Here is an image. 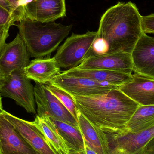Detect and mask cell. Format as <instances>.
Instances as JSON below:
<instances>
[{"mask_svg":"<svg viewBox=\"0 0 154 154\" xmlns=\"http://www.w3.org/2000/svg\"><path fill=\"white\" fill-rule=\"evenodd\" d=\"M78 110L106 134H122L139 105L118 88L103 95L73 97Z\"/></svg>","mask_w":154,"mask_h":154,"instance_id":"obj_1","label":"cell"},{"mask_svg":"<svg viewBox=\"0 0 154 154\" xmlns=\"http://www.w3.org/2000/svg\"><path fill=\"white\" fill-rule=\"evenodd\" d=\"M142 15L135 4L119 2L101 16L98 38L107 46L106 52L124 51L132 53L143 32Z\"/></svg>","mask_w":154,"mask_h":154,"instance_id":"obj_2","label":"cell"},{"mask_svg":"<svg viewBox=\"0 0 154 154\" xmlns=\"http://www.w3.org/2000/svg\"><path fill=\"white\" fill-rule=\"evenodd\" d=\"M17 27L30 56L42 58L50 56L66 38L73 25H64L55 21L41 22L25 18Z\"/></svg>","mask_w":154,"mask_h":154,"instance_id":"obj_3","label":"cell"},{"mask_svg":"<svg viewBox=\"0 0 154 154\" xmlns=\"http://www.w3.org/2000/svg\"><path fill=\"white\" fill-rule=\"evenodd\" d=\"M97 35V31H88L82 34L72 33L53 57L58 66L67 70L75 68L94 55L93 46Z\"/></svg>","mask_w":154,"mask_h":154,"instance_id":"obj_4","label":"cell"},{"mask_svg":"<svg viewBox=\"0 0 154 154\" xmlns=\"http://www.w3.org/2000/svg\"><path fill=\"white\" fill-rule=\"evenodd\" d=\"M0 94L14 100L28 113L36 114L34 88L24 70H15L4 77L0 83Z\"/></svg>","mask_w":154,"mask_h":154,"instance_id":"obj_5","label":"cell"},{"mask_svg":"<svg viewBox=\"0 0 154 154\" xmlns=\"http://www.w3.org/2000/svg\"><path fill=\"white\" fill-rule=\"evenodd\" d=\"M34 94L38 116H46L73 126H79L77 119L46 85L36 83Z\"/></svg>","mask_w":154,"mask_h":154,"instance_id":"obj_6","label":"cell"},{"mask_svg":"<svg viewBox=\"0 0 154 154\" xmlns=\"http://www.w3.org/2000/svg\"><path fill=\"white\" fill-rule=\"evenodd\" d=\"M75 69L108 70L132 75L133 72L132 55L124 51L94 54Z\"/></svg>","mask_w":154,"mask_h":154,"instance_id":"obj_7","label":"cell"},{"mask_svg":"<svg viewBox=\"0 0 154 154\" xmlns=\"http://www.w3.org/2000/svg\"><path fill=\"white\" fill-rule=\"evenodd\" d=\"M49 84H53L68 92L73 97H88L103 95L119 87L105 82L81 77L56 76Z\"/></svg>","mask_w":154,"mask_h":154,"instance_id":"obj_8","label":"cell"},{"mask_svg":"<svg viewBox=\"0 0 154 154\" xmlns=\"http://www.w3.org/2000/svg\"><path fill=\"white\" fill-rule=\"evenodd\" d=\"M30 56L20 33L10 43H5L0 57V72L7 76L15 70H24L29 64Z\"/></svg>","mask_w":154,"mask_h":154,"instance_id":"obj_9","label":"cell"},{"mask_svg":"<svg viewBox=\"0 0 154 154\" xmlns=\"http://www.w3.org/2000/svg\"><path fill=\"white\" fill-rule=\"evenodd\" d=\"M109 152L113 154H139L142 148L154 136V126L132 134H106Z\"/></svg>","mask_w":154,"mask_h":154,"instance_id":"obj_10","label":"cell"},{"mask_svg":"<svg viewBox=\"0 0 154 154\" xmlns=\"http://www.w3.org/2000/svg\"><path fill=\"white\" fill-rule=\"evenodd\" d=\"M4 116L13 125L38 154H58L51 146L40 129L32 122L19 118L5 110Z\"/></svg>","mask_w":154,"mask_h":154,"instance_id":"obj_11","label":"cell"},{"mask_svg":"<svg viewBox=\"0 0 154 154\" xmlns=\"http://www.w3.org/2000/svg\"><path fill=\"white\" fill-rule=\"evenodd\" d=\"M0 154H38L0 111Z\"/></svg>","mask_w":154,"mask_h":154,"instance_id":"obj_12","label":"cell"},{"mask_svg":"<svg viewBox=\"0 0 154 154\" xmlns=\"http://www.w3.org/2000/svg\"><path fill=\"white\" fill-rule=\"evenodd\" d=\"M131 55L135 74L154 79V38L143 32Z\"/></svg>","mask_w":154,"mask_h":154,"instance_id":"obj_13","label":"cell"},{"mask_svg":"<svg viewBox=\"0 0 154 154\" xmlns=\"http://www.w3.org/2000/svg\"><path fill=\"white\" fill-rule=\"evenodd\" d=\"M66 0H32L25 6V18L41 22L66 16Z\"/></svg>","mask_w":154,"mask_h":154,"instance_id":"obj_14","label":"cell"},{"mask_svg":"<svg viewBox=\"0 0 154 154\" xmlns=\"http://www.w3.org/2000/svg\"><path fill=\"white\" fill-rule=\"evenodd\" d=\"M118 88L140 106H154V79L132 74L128 82Z\"/></svg>","mask_w":154,"mask_h":154,"instance_id":"obj_15","label":"cell"},{"mask_svg":"<svg viewBox=\"0 0 154 154\" xmlns=\"http://www.w3.org/2000/svg\"><path fill=\"white\" fill-rule=\"evenodd\" d=\"M77 121L84 142L97 154H109L110 148L107 134L92 125L79 111Z\"/></svg>","mask_w":154,"mask_h":154,"instance_id":"obj_16","label":"cell"},{"mask_svg":"<svg viewBox=\"0 0 154 154\" xmlns=\"http://www.w3.org/2000/svg\"><path fill=\"white\" fill-rule=\"evenodd\" d=\"M26 76L36 83L46 85L61 71L54 58H38L32 60L24 69Z\"/></svg>","mask_w":154,"mask_h":154,"instance_id":"obj_17","label":"cell"},{"mask_svg":"<svg viewBox=\"0 0 154 154\" xmlns=\"http://www.w3.org/2000/svg\"><path fill=\"white\" fill-rule=\"evenodd\" d=\"M60 74L67 76L86 78L118 87L128 82L132 78V74L128 75L116 71L98 69L82 70L75 68L65 70Z\"/></svg>","mask_w":154,"mask_h":154,"instance_id":"obj_18","label":"cell"},{"mask_svg":"<svg viewBox=\"0 0 154 154\" xmlns=\"http://www.w3.org/2000/svg\"><path fill=\"white\" fill-rule=\"evenodd\" d=\"M33 123L43 133L50 144L58 154H69L70 149L51 119L47 116H36Z\"/></svg>","mask_w":154,"mask_h":154,"instance_id":"obj_19","label":"cell"},{"mask_svg":"<svg viewBox=\"0 0 154 154\" xmlns=\"http://www.w3.org/2000/svg\"><path fill=\"white\" fill-rule=\"evenodd\" d=\"M154 126V106L139 105L127 125L125 133L136 134Z\"/></svg>","mask_w":154,"mask_h":154,"instance_id":"obj_20","label":"cell"},{"mask_svg":"<svg viewBox=\"0 0 154 154\" xmlns=\"http://www.w3.org/2000/svg\"><path fill=\"white\" fill-rule=\"evenodd\" d=\"M51 119L64 138L70 151H85L84 140L79 126H73L61 121L52 119Z\"/></svg>","mask_w":154,"mask_h":154,"instance_id":"obj_21","label":"cell"},{"mask_svg":"<svg viewBox=\"0 0 154 154\" xmlns=\"http://www.w3.org/2000/svg\"><path fill=\"white\" fill-rule=\"evenodd\" d=\"M45 85L47 88L61 101L77 120V115L79 111L73 96L64 90L53 84Z\"/></svg>","mask_w":154,"mask_h":154,"instance_id":"obj_22","label":"cell"},{"mask_svg":"<svg viewBox=\"0 0 154 154\" xmlns=\"http://www.w3.org/2000/svg\"><path fill=\"white\" fill-rule=\"evenodd\" d=\"M13 11L17 22H20L25 18V6L23 0H8Z\"/></svg>","mask_w":154,"mask_h":154,"instance_id":"obj_23","label":"cell"},{"mask_svg":"<svg viewBox=\"0 0 154 154\" xmlns=\"http://www.w3.org/2000/svg\"><path fill=\"white\" fill-rule=\"evenodd\" d=\"M141 27L144 33L154 34V13L142 16Z\"/></svg>","mask_w":154,"mask_h":154,"instance_id":"obj_24","label":"cell"},{"mask_svg":"<svg viewBox=\"0 0 154 154\" xmlns=\"http://www.w3.org/2000/svg\"><path fill=\"white\" fill-rule=\"evenodd\" d=\"M16 22V18L13 14L0 5V26L9 23L14 24Z\"/></svg>","mask_w":154,"mask_h":154,"instance_id":"obj_25","label":"cell"},{"mask_svg":"<svg viewBox=\"0 0 154 154\" xmlns=\"http://www.w3.org/2000/svg\"><path fill=\"white\" fill-rule=\"evenodd\" d=\"M14 25L9 23L6 25L0 26V57L5 44V41L9 36V31L10 27Z\"/></svg>","mask_w":154,"mask_h":154,"instance_id":"obj_26","label":"cell"},{"mask_svg":"<svg viewBox=\"0 0 154 154\" xmlns=\"http://www.w3.org/2000/svg\"><path fill=\"white\" fill-rule=\"evenodd\" d=\"M139 154H154V136L142 148Z\"/></svg>","mask_w":154,"mask_h":154,"instance_id":"obj_27","label":"cell"},{"mask_svg":"<svg viewBox=\"0 0 154 154\" xmlns=\"http://www.w3.org/2000/svg\"><path fill=\"white\" fill-rule=\"evenodd\" d=\"M0 5L2 6L3 8H5L8 11L14 15L13 13V11L12 9L11 5L8 2V0H0Z\"/></svg>","mask_w":154,"mask_h":154,"instance_id":"obj_28","label":"cell"},{"mask_svg":"<svg viewBox=\"0 0 154 154\" xmlns=\"http://www.w3.org/2000/svg\"><path fill=\"white\" fill-rule=\"evenodd\" d=\"M84 147H85V152L86 154H98L92 150L85 142H84Z\"/></svg>","mask_w":154,"mask_h":154,"instance_id":"obj_29","label":"cell"},{"mask_svg":"<svg viewBox=\"0 0 154 154\" xmlns=\"http://www.w3.org/2000/svg\"><path fill=\"white\" fill-rule=\"evenodd\" d=\"M69 154H86L85 151H79V152H74V151H70Z\"/></svg>","mask_w":154,"mask_h":154,"instance_id":"obj_30","label":"cell"},{"mask_svg":"<svg viewBox=\"0 0 154 154\" xmlns=\"http://www.w3.org/2000/svg\"><path fill=\"white\" fill-rule=\"evenodd\" d=\"M3 110V109L2 104V97H1V95L0 94V110L2 111Z\"/></svg>","mask_w":154,"mask_h":154,"instance_id":"obj_31","label":"cell"},{"mask_svg":"<svg viewBox=\"0 0 154 154\" xmlns=\"http://www.w3.org/2000/svg\"><path fill=\"white\" fill-rule=\"evenodd\" d=\"M3 79V77L2 76V74H1V72H0V83H1V81H2Z\"/></svg>","mask_w":154,"mask_h":154,"instance_id":"obj_32","label":"cell"}]
</instances>
